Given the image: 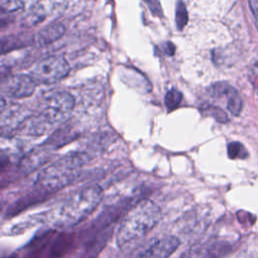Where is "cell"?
I'll use <instances>...</instances> for the list:
<instances>
[{"label":"cell","mask_w":258,"mask_h":258,"mask_svg":"<svg viewBox=\"0 0 258 258\" xmlns=\"http://www.w3.org/2000/svg\"><path fill=\"white\" fill-rule=\"evenodd\" d=\"M161 209L150 199H141L122 217L116 231V244L125 249L146 236L161 220Z\"/></svg>","instance_id":"1"},{"label":"cell","mask_w":258,"mask_h":258,"mask_svg":"<svg viewBox=\"0 0 258 258\" xmlns=\"http://www.w3.org/2000/svg\"><path fill=\"white\" fill-rule=\"evenodd\" d=\"M93 158L88 150L71 152L44 167L36 176L34 189L46 197L74 182L79 169Z\"/></svg>","instance_id":"2"},{"label":"cell","mask_w":258,"mask_h":258,"mask_svg":"<svg viewBox=\"0 0 258 258\" xmlns=\"http://www.w3.org/2000/svg\"><path fill=\"white\" fill-rule=\"evenodd\" d=\"M103 188L98 185L84 186L70 195L59 206L53 218L57 227H72L85 221L103 200Z\"/></svg>","instance_id":"3"},{"label":"cell","mask_w":258,"mask_h":258,"mask_svg":"<svg viewBox=\"0 0 258 258\" xmlns=\"http://www.w3.org/2000/svg\"><path fill=\"white\" fill-rule=\"evenodd\" d=\"M75 107L74 97L67 92H54L44 100L40 112L32 116L25 124V129L31 135H43L51 129L64 123Z\"/></svg>","instance_id":"4"},{"label":"cell","mask_w":258,"mask_h":258,"mask_svg":"<svg viewBox=\"0 0 258 258\" xmlns=\"http://www.w3.org/2000/svg\"><path fill=\"white\" fill-rule=\"evenodd\" d=\"M73 235L48 231L33 241L29 249L30 258H61L73 245Z\"/></svg>","instance_id":"5"},{"label":"cell","mask_w":258,"mask_h":258,"mask_svg":"<svg viewBox=\"0 0 258 258\" xmlns=\"http://www.w3.org/2000/svg\"><path fill=\"white\" fill-rule=\"evenodd\" d=\"M69 73L68 61L62 56L51 55L37 61L30 71V77L36 85H50L62 80Z\"/></svg>","instance_id":"6"},{"label":"cell","mask_w":258,"mask_h":258,"mask_svg":"<svg viewBox=\"0 0 258 258\" xmlns=\"http://www.w3.org/2000/svg\"><path fill=\"white\" fill-rule=\"evenodd\" d=\"M36 83L30 76L14 75L2 81L1 92L3 97L11 99H23L32 95L35 91Z\"/></svg>","instance_id":"7"},{"label":"cell","mask_w":258,"mask_h":258,"mask_svg":"<svg viewBox=\"0 0 258 258\" xmlns=\"http://www.w3.org/2000/svg\"><path fill=\"white\" fill-rule=\"evenodd\" d=\"M179 245L180 240L176 236H163L150 244L136 258H169Z\"/></svg>","instance_id":"8"},{"label":"cell","mask_w":258,"mask_h":258,"mask_svg":"<svg viewBox=\"0 0 258 258\" xmlns=\"http://www.w3.org/2000/svg\"><path fill=\"white\" fill-rule=\"evenodd\" d=\"M53 150L54 149L46 143L33 148L20 159L18 165L19 170L24 174L32 172L41 165L45 164L51 158Z\"/></svg>","instance_id":"9"},{"label":"cell","mask_w":258,"mask_h":258,"mask_svg":"<svg viewBox=\"0 0 258 258\" xmlns=\"http://www.w3.org/2000/svg\"><path fill=\"white\" fill-rule=\"evenodd\" d=\"M66 27L60 22H52L42 29L38 30L34 36V41L39 46H45L62 36Z\"/></svg>","instance_id":"10"},{"label":"cell","mask_w":258,"mask_h":258,"mask_svg":"<svg viewBox=\"0 0 258 258\" xmlns=\"http://www.w3.org/2000/svg\"><path fill=\"white\" fill-rule=\"evenodd\" d=\"M188 21V13L186 10V6L182 0H178L176 4L175 10V23L178 30H182L183 27L187 24Z\"/></svg>","instance_id":"11"},{"label":"cell","mask_w":258,"mask_h":258,"mask_svg":"<svg viewBox=\"0 0 258 258\" xmlns=\"http://www.w3.org/2000/svg\"><path fill=\"white\" fill-rule=\"evenodd\" d=\"M227 108L235 116H238L242 110V99L236 89H234L227 99Z\"/></svg>","instance_id":"12"},{"label":"cell","mask_w":258,"mask_h":258,"mask_svg":"<svg viewBox=\"0 0 258 258\" xmlns=\"http://www.w3.org/2000/svg\"><path fill=\"white\" fill-rule=\"evenodd\" d=\"M228 156L231 159H244L248 156V152L242 143L233 141L228 144Z\"/></svg>","instance_id":"13"},{"label":"cell","mask_w":258,"mask_h":258,"mask_svg":"<svg viewBox=\"0 0 258 258\" xmlns=\"http://www.w3.org/2000/svg\"><path fill=\"white\" fill-rule=\"evenodd\" d=\"M182 100V94L176 89H170L165 97H164V104L168 110L175 109Z\"/></svg>","instance_id":"14"},{"label":"cell","mask_w":258,"mask_h":258,"mask_svg":"<svg viewBox=\"0 0 258 258\" xmlns=\"http://www.w3.org/2000/svg\"><path fill=\"white\" fill-rule=\"evenodd\" d=\"M206 115H209L211 117H214L217 121L221 123H226L229 121L228 115L226 114L225 111H223L221 108L213 105H206L202 109Z\"/></svg>","instance_id":"15"},{"label":"cell","mask_w":258,"mask_h":258,"mask_svg":"<svg viewBox=\"0 0 258 258\" xmlns=\"http://www.w3.org/2000/svg\"><path fill=\"white\" fill-rule=\"evenodd\" d=\"M1 10L4 12H13L23 7L22 0H0Z\"/></svg>","instance_id":"16"},{"label":"cell","mask_w":258,"mask_h":258,"mask_svg":"<svg viewBox=\"0 0 258 258\" xmlns=\"http://www.w3.org/2000/svg\"><path fill=\"white\" fill-rule=\"evenodd\" d=\"M248 80L251 83L254 91L258 94V60H256L249 69Z\"/></svg>","instance_id":"17"},{"label":"cell","mask_w":258,"mask_h":258,"mask_svg":"<svg viewBox=\"0 0 258 258\" xmlns=\"http://www.w3.org/2000/svg\"><path fill=\"white\" fill-rule=\"evenodd\" d=\"M144 1L147 3V5L149 6L152 13H154L155 15H159V16L162 15V9L159 5L158 0H144Z\"/></svg>","instance_id":"18"},{"label":"cell","mask_w":258,"mask_h":258,"mask_svg":"<svg viewBox=\"0 0 258 258\" xmlns=\"http://www.w3.org/2000/svg\"><path fill=\"white\" fill-rule=\"evenodd\" d=\"M250 9L253 13V16L255 18V24L258 28V0H248Z\"/></svg>","instance_id":"19"},{"label":"cell","mask_w":258,"mask_h":258,"mask_svg":"<svg viewBox=\"0 0 258 258\" xmlns=\"http://www.w3.org/2000/svg\"><path fill=\"white\" fill-rule=\"evenodd\" d=\"M163 48H164V52L166 54H169V55H172L175 51V46L173 43L171 42H166L164 45H163Z\"/></svg>","instance_id":"20"},{"label":"cell","mask_w":258,"mask_h":258,"mask_svg":"<svg viewBox=\"0 0 258 258\" xmlns=\"http://www.w3.org/2000/svg\"><path fill=\"white\" fill-rule=\"evenodd\" d=\"M4 258H18V257H17V255H15V254H14V255H10V256H8V257H4Z\"/></svg>","instance_id":"21"}]
</instances>
